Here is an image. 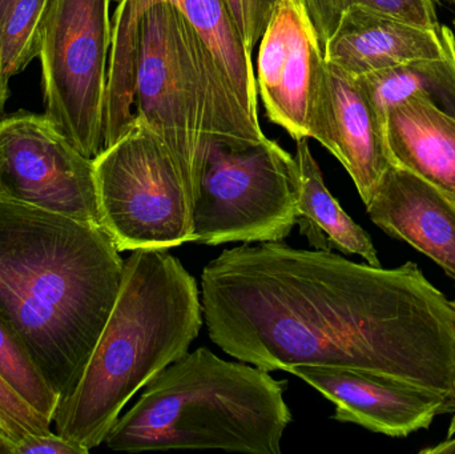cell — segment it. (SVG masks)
<instances>
[{"mask_svg": "<svg viewBox=\"0 0 455 454\" xmlns=\"http://www.w3.org/2000/svg\"><path fill=\"white\" fill-rule=\"evenodd\" d=\"M0 200L100 226L93 160L45 115L20 111L0 120Z\"/></svg>", "mask_w": 455, "mask_h": 454, "instance_id": "30bf717a", "label": "cell"}, {"mask_svg": "<svg viewBox=\"0 0 455 454\" xmlns=\"http://www.w3.org/2000/svg\"><path fill=\"white\" fill-rule=\"evenodd\" d=\"M0 453L13 454V442L0 434Z\"/></svg>", "mask_w": 455, "mask_h": 454, "instance_id": "83f0119b", "label": "cell"}, {"mask_svg": "<svg viewBox=\"0 0 455 454\" xmlns=\"http://www.w3.org/2000/svg\"><path fill=\"white\" fill-rule=\"evenodd\" d=\"M392 163L440 189L455 203V117L411 98L385 116Z\"/></svg>", "mask_w": 455, "mask_h": 454, "instance_id": "2e32d148", "label": "cell"}, {"mask_svg": "<svg viewBox=\"0 0 455 454\" xmlns=\"http://www.w3.org/2000/svg\"><path fill=\"white\" fill-rule=\"evenodd\" d=\"M0 378L29 407L52 423L59 396L50 388L20 341L0 322Z\"/></svg>", "mask_w": 455, "mask_h": 454, "instance_id": "44dd1931", "label": "cell"}, {"mask_svg": "<svg viewBox=\"0 0 455 454\" xmlns=\"http://www.w3.org/2000/svg\"><path fill=\"white\" fill-rule=\"evenodd\" d=\"M321 48L333 35L345 11L353 5L373 8L429 28H441L435 0H297Z\"/></svg>", "mask_w": 455, "mask_h": 454, "instance_id": "d6986e66", "label": "cell"}, {"mask_svg": "<svg viewBox=\"0 0 455 454\" xmlns=\"http://www.w3.org/2000/svg\"><path fill=\"white\" fill-rule=\"evenodd\" d=\"M302 378L336 407L333 418L389 437L427 429L440 415H453L443 394L411 381L368 370L301 367Z\"/></svg>", "mask_w": 455, "mask_h": 454, "instance_id": "7c38bea8", "label": "cell"}, {"mask_svg": "<svg viewBox=\"0 0 455 454\" xmlns=\"http://www.w3.org/2000/svg\"><path fill=\"white\" fill-rule=\"evenodd\" d=\"M358 79L384 123L393 107L411 98L455 117V47L443 58L421 59Z\"/></svg>", "mask_w": 455, "mask_h": 454, "instance_id": "ac0fdd59", "label": "cell"}, {"mask_svg": "<svg viewBox=\"0 0 455 454\" xmlns=\"http://www.w3.org/2000/svg\"><path fill=\"white\" fill-rule=\"evenodd\" d=\"M16 0H0V31H2L5 18H7L8 12H10Z\"/></svg>", "mask_w": 455, "mask_h": 454, "instance_id": "4316f807", "label": "cell"}, {"mask_svg": "<svg viewBox=\"0 0 455 454\" xmlns=\"http://www.w3.org/2000/svg\"><path fill=\"white\" fill-rule=\"evenodd\" d=\"M326 60L297 0L273 13L257 58V91L267 119L294 140L313 139L326 83Z\"/></svg>", "mask_w": 455, "mask_h": 454, "instance_id": "8fae6325", "label": "cell"}, {"mask_svg": "<svg viewBox=\"0 0 455 454\" xmlns=\"http://www.w3.org/2000/svg\"><path fill=\"white\" fill-rule=\"evenodd\" d=\"M135 119L164 144L188 175L207 138L233 146L267 140L241 106L212 51L170 2L141 16L135 77Z\"/></svg>", "mask_w": 455, "mask_h": 454, "instance_id": "5b68a950", "label": "cell"}, {"mask_svg": "<svg viewBox=\"0 0 455 454\" xmlns=\"http://www.w3.org/2000/svg\"><path fill=\"white\" fill-rule=\"evenodd\" d=\"M326 64L325 90L313 139L344 165L366 205L393 164L385 123L361 80Z\"/></svg>", "mask_w": 455, "mask_h": 454, "instance_id": "4fadbf2b", "label": "cell"}, {"mask_svg": "<svg viewBox=\"0 0 455 454\" xmlns=\"http://www.w3.org/2000/svg\"><path fill=\"white\" fill-rule=\"evenodd\" d=\"M454 47L455 36L448 27L429 28L353 5L339 19L323 55L345 74L361 77L421 59L443 58Z\"/></svg>", "mask_w": 455, "mask_h": 454, "instance_id": "5bb4252c", "label": "cell"}, {"mask_svg": "<svg viewBox=\"0 0 455 454\" xmlns=\"http://www.w3.org/2000/svg\"><path fill=\"white\" fill-rule=\"evenodd\" d=\"M0 434H3L2 426H0Z\"/></svg>", "mask_w": 455, "mask_h": 454, "instance_id": "f1b7e54d", "label": "cell"}, {"mask_svg": "<svg viewBox=\"0 0 455 454\" xmlns=\"http://www.w3.org/2000/svg\"><path fill=\"white\" fill-rule=\"evenodd\" d=\"M203 316L213 344L267 372L368 370L443 394L453 408L455 307L408 261L385 269L333 251L243 243L205 266Z\"/></svg>", "mask_w": 455, "mask_h": 454, "instance_id": "6da1fadb", "label": "cell"}, {"mask_svg": "<svg viewBox=\"0 0 455 454\" xmlns=\"http://www.w3.org/2000/svg\"><path fill=\"white\" fill-rule=\"evenodd\" d=\"M283 0H227L233 21L249 51L261 40L273 13Z\"/></svg>", "mask_w": 455, "mask_h": 454, "instance_id": "603a6c76", "label": "cell"}, {"mask_svg": "<svg viewBox=\"0 0 455 454\" xmlns=\"http://www.w3.org/2000/svg\"><path fill=\"white\" fill-rule=\"evenodd\" d=\"M183 186L191 243L283 242L297 226L299 165L269 139L233 146L207 138Z\"/></svg>", "mask_w": 455, "mask_h": 454, "instance_id": "8992f818", "label": "cell"}, {"mask_svg": "<svg viewBox=\"0 0 455 454\" xmlns=\"http://www.w3.org/2000/svg\"><path fill=\"white\" fill-rule=\"evenodd\" d=\"M111 0H50L39 59L45 116L88 159L104 151Z\"/></svg>", "mask_w": 455, "mask_h": 454, "instance_id": "ba28073f", "label": "cell"}, {"mask_svg": "<svg viewBox=\"0 0 455 454\" xmlns=\"http://www.w3.org/2000/svg\"><path fill=\"white\" fill-rule=\"evenodd\" d=\"M51 424L0 378V426L13 445L28 434H48Z\"/></svg>", "mask_w": 455, "mask_h": 454, "instance_id": "7402d4cb", "label": "cell"}, {"mask_svg": "<svg viewBox=\"0 0 455 454\" xmlns=\"http://www.w3.org/2000/svg\"><path fill=\"white\" fill-rule=\"evenodd\" d=\"M366 211L385 234L432 259L455 282V203L440 189L392 164Z\"/></svg>", "mask_w": 455, "mask_h": 454, "instance_id": "9a60e30c", "label": "cell"}, {"mask_svg": "<svg viewBox=\"0 0 455 454\" xmlns=\"http://www.w3.org/2000/svg\"><path fill=\"white\" fill-rule=\"evenodd\" d=\"M50 0H16L0 31V66L10 79L39 56Z\"/></svg>", "mask_w": 455, "mask_h": 454, "instance_id": "ffe728a7", "label": "cell"}, {"mask_svg": "<svg viewBox=\"0 0 455 454\" xmlns=\"http://www.w3.org/2000/svg\"><path fill=\"white\" fill-rule=\"evenodd\" d=\"M286 381L207 348L187 354L144 386L103 444L117 452L221 450L280 454L291 423Z\"/></svg>", "mask_w": 455, "mask_h": 454, "instance_id": "277c9868", "label": "cell"}, {"mask_svg": "<svg viewBox=\"0 0 455 454\" xmlns=\"http://www.w3.org/2000/svg\"><path fill=\"white\" fill-rule=\"evenodd\" d=\"M453 304H454V307H455V300H453Z\"/></svg>", "mask_w": 455, "mask_h": 454, "instance_id": "4dcf8cb0", "label": "cell"}, {"mask_svg": "<svg viewBox=\"0 0 455 454\" xmlns=\"http://www.w3.org/2000/svg\"><path fill=\"white\" fill-rule=\"evenodd\" d=\"M93 165L100 226L119 252L191 243V212L180 173L146 125L135 119Z\"/></svg>", "mask_w": 455, "mask_h": 454, "instance_id": "52a82bcc", "label": "cell"}, {"mask_svg": "<svg viewBox=\"0 0 455 454\" xmlns=\"http://www.w3.org/2000/svg\"><path fill=\"white\" fill-rule=\"evenodd\" d=\"M422 453H455V440H449L432 450H422Z\"/></svg>", "mask_w": 455, "mask_h": 454, "instance_id": "484cf974", "label": "cell"}, {"mask_svg": "<svg viewBox=\"0 0 455 454\" xmlns=\"http://www.w3.org/2000/svg\"><path fill=\"white\" fill-rule=\"evenodd\" d=\"M88 450L79 445L72 444L60 434H28L13 445V454H87Z\"/></svg>", "mask_w": 455, "mask_h": 454, "instance_id": "cb8c5ba5", "label": "cell"}, {"mask_svg": "<svg viewBox=\"0 0 455 454\" xmlns=\"http://www.w3.org/2000/svg\"><path fill=\"white\" fill-rule=\"evenodd\" d=\"M8 77L3 74L2 66H0V114L4 109L5 101L10 96V87H8Z\"/></svg>", "mask_w": 455, "mask_h": 454, "instance_id": "d4e9b609", "label": "cell"}, {"mask_svg": "<svg viewBox=\"0 0 455 454\" xmlns=\"http://www.w3.org/2000/svg\"><path fill=\"white\" fill-rule=\"evenodd\" d=\"M170 2L184 13L212 51L241 106L259 122V91L251 51L243 44L227 0H120L112 19V44L107 75L104 149L135 124L136 59L141 16L156 3Z\"/></svg>", "mask_w": 455, "mask_h": 454, "instance_id": "9c48e42d", "label": "cell"}, {"mask_svg": "<svg viewBox=\"0 0 455 454\" xmlns=\"http://www.w3.org/2000/svg\"><path fill=\"white\" fill-rule=\"evenodd\" d=\"M294 157L299 173L297 226L301 235L315 250H337L345 255L361 256L371 266L381 267L371 237L342 210L326 188L307 139L296 140Z\"/></svg>", "mask_w": 455, "mask_h": 454, "instance_id": "e0dca14e", "label": "cell"}, {"mask_svg": "<svg viewBox=\"0 0 455 454\" xmlns=\"http://www.w3.org/2000/svg\"><path fill=\"white\" fill-rule=\"evenodd\" d=\"M448 2L455 3V0H448Z\"/></svg>", "mask_w": 455, "mask_h": 454, "instance_id": "f546056e", "label": "cell"}, {"mask_svg": "<svg viewBox=\"0 0 455 454\" xmlns=\"http://www.w3.org/2000/svg\"><path fill=\"white\" fill-rule=\"evenodd\" d=\"M203 322L199 287L180 260L167 250L133 251L84 372L59 400L56 434L88 452L103 444L128 402L188 354Z\"/></svg>", "mask_w": 455, "mask_h": 454, "instance_id": "3957f363", "label": "cell"}, {"mask_svg": "<svg viewBox=\"0 0 455 454\" xmlns=\"http://www.w3.org/2000/svg\"><path fill=\"white\" fill-rule=\"evenodd\" d=\"M123 274L100 226L0 200V322L59 400L79 383Z\"/></svg>", "mask_w": 455, "mask_h": 454, "instance_id": "7a4b0ae2", "label": "cell"}, {"mask_svg": "<svg viewBox=\"0 0 455 454\" xmlns=\"http://www.w3.org/2000/svg\"><path fill=\"white\" fill-rule=\"evenodd\" d=\"M454 26H455V19H454Z\"/></svg>", "mask_w": 455, "mask_h": 454, "instance_id": "1f68e13d", "label": "cell"}]
</instances>
